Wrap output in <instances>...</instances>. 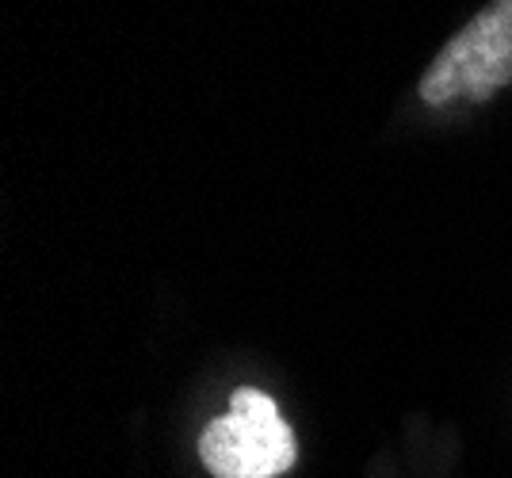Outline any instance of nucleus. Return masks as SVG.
<instances>
[{
	"mask_svg": "<svg viewBox=\"0 0 512 478\" xmlns=\"http://www.w3.org/2000/svg\"><path fill=\"white\" fill-rule=\"evenodd\" d=\"M505 85H512V0H493L436 54L417 92L428 108H448L486 104Z\"/></svg>",
	"mask_w": 512,
	"mask_h": 478,
	"instance_id": "f03ea898",
	"label": "nucleus"
},
{
	"mask_svg": "<svg viewBox=\"0 0 512 478\" xmlns=\"http://www.w3.org/2000/svg\"><path fill=\"white\" fill-rule=\"evenodd\" d=\"M295 433L279 417L272 394L237 387L230 413L207 421L199 436V459L214 478H279L295 467Z\"/></svg>",
	"mask_w": 512,
	"mask_h": 478,
	"instance_id": "f257e3e1",
	"label": "nucleus"
}]
</instances>
